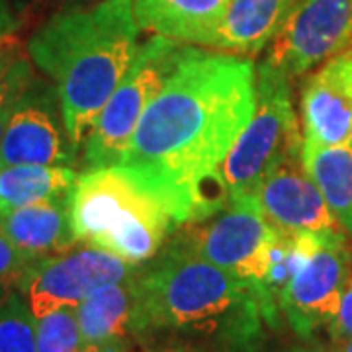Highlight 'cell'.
<instances>
[{"label": "cell", "mask_w": 352, "mask_h": 352, "mask_svg": "<svg viewBox=\"0 0 352 352\" xmlns=\"http://www.w3.org/2000/svg\"><path fill=\"white\" fill-rule=\"evenodd\" d=\"M254 100L252 61L184 47L118 166L155 194L176 223L217 214L229 204L221 166Z\"/></svg>", "instance_id": "cell-1"}, {"label": "cell", "mask_w": 352, "mask_h": 352, "mask_svg": "<svg viewBox=\"0 0 352 352\" xmlns=\"http://www.w3.org/2000/svg\"><path fill=\"white\" fill-rule=\"evenodd\" d=\"M133 0H102L51 16L28 41V55L57 88L76 151L138 55Z\"/></svg>", "instance_id": "cell-2"}, {"label": "cell", "mask_w": 352, "mask_h": 352, "mask_svg": "<svg viewBox=\"0 0 352 352\" xmlns=\"http://www.w3.org/2000/svg\"><path fill=\"white\" fill-rule=\"evenodd\" d=\"M133 282L135 337L176 331L251 349L264 323L278 325L280 309L266 302L254 284L175 245L141 274H133Z\"/></svg>", "instance_id": "cell-3"}, {"label": "cell", "mask_w": 352, "mask_h": 352, "mask_svg": "<svg viewBox=\"0 0 352 352\" xmlns=\"http://www.w3.org/2000/svg\"><path fill=\"white\" fill-rule=\"evenodd\" d=\"M76 245L108 251L124 263H149L178 226L161 200L122 166L90 168L69 194Z\"/></svg>", "instance_id": "cell-4"}, {"label": "cell", "mask_w": 352, "mask_h": 352, "mask_svg": "<svg viewBox=\"0 0 352 352\" xmlns=\"http://www.w3.org/2000/svg\"><path fill=\"white\" fill-rule=\"evenodd\" d=\"M303 141L289 80L261 65L251 120L221 166L229 204L256 201V192L280 164L302 157Z\"/></svg>", "instance_id": "cell-5"}, {"label": "cell", "mask_w": 352, "mask_h": 352, "mask_svg": "<svg viewBox=\"0 0 352 352\" xmlns=\"http://www.w3.org/2000/svg\"><path fill=\"white\" fill-rule=\"evenodd\" d=\"M184 47L186 45L161 36L139 45L127 75L104 106L96 126L85 141L82 149L88 170L120 164L141 116L175 71Z\"/></svg>", "instance_id": "cell-6"}, {"label": "cell", "mask_w": 352, "mask_h": 352, "mask_svg": "<svg viewBox=\"0 0 352 352\" xmlns=\"http://www.w3.org/2000/svg\"><path fill=\"white\" fill-rule=\"evenodd\" d=\"M274 237L276 231L264 219L256 201H233L223 212L186 223L173 245L254 284L264 300L280 309L263 292Z\"/></svg>", "instance_id": "cell-7"}, {"label": "cell", "mask_w": 352, "mask_h": 352, "mask_svg": "<svg viewBox=\"0 0 352 352\" xmlns=\"http://www.w3.org/2000/svg\"><path fill=\"white\" fill-rule=\"evenodd\" d=\"M133 274V266L116 254L90 245L32 263L20 282L24 298L36 319L63 307H78L98 289L118 284Z\"/></svg>", "instance_id": "cell-8"}, {"label": "cell", "mask_w": 352, "mask_h": 352, "mask_svg": "<svg viewBox=\"0 0 352 352\" xmlns=\"http://www.w3.org/2000/svg\"><path fill=\"white\" fill-rule=\"evenodd\" d=\"M352 43V0H298L270 41L264 67L296 78Z\"/></svg>", "instance_id": "cell-9"}, {"label": "cell", "mask_w": 352, "mask_h": 352, "mask_svg": "<svg viewBox=\"0 0 352 352\" xmlns=\"http://www.w3.org/2000/svg\"><path fill=\"white\" fill-rule=\"evenodd\" d=\"M351 274L344 233L321 235L278 300L288 323L302 339H311L315 331L333 323Z\"/></svg>", "instance_id": "cell-10"}, {"label": "cell", "mask_w": 352, "mask_h": 352, "mask_svg": "<svg viewBox=\"0 0 352 352\" xmlns=\"http://www.w3.org/2000/svg\"><path fill=\"white\" fill-rule=\"evenodd\" d=\"M76 153L65 127L57 88L34 76L0 141V168L12 164L69 166L75 163Z\"/></svg>", "instance_id": "cell-11"}, {"label": "cell", "mask_w": 352, "mask_h": 352, "mask_svg": "<svg viewBox=\"0 0 352 352\" xmlns=\"http://www.w3.org/2000/svg\"><path fill=\"white\" fill-rule=\"evenodd\" d=\"M256 206L278 233L340 235L344 229L329 210L300 159L280 164L256 192Z\"/></svg>", "instance_id": "cell-12"}, {"label": "cell", "mask_w": 352, "mask_h": 352, "mask_svg": "<svg viewBox=\"0 0 352 352\" xmlns=\"http://www.w3.org/2000/svg\"><path fill=\"white\" fill-rule=\"evenodd\" d=\"M303 141L349 143L352 131V43L321 65L302 90Z\"/></svg>", "instance_id": "cell-13"}, {"label": "cell", "mask_w": 352, "mask_h": 352, "mask_svg": "<svg viewBox=\"0 0 352 352\" xmlns=\"http://www.w3.org/2000/svg\"><path fill=\"white\" fill-rule=\"evenodd\" d=\"M0 231L30 263L69 251L76 245L69 219V196L0 215Z\"/></svg>", "instance_id": "cell-14"}, {"label": "cell", "mask_w": 352, "mask_h": 352, "mask_svg": "<svg viewBox=\"0 0 352 352\" xmlns=\"http://www.w3.org/2000/svg\"><path fill=\"white\" fill-rule=\"evenodd\" d=\"M229 0H133L139 28L178 43L210 45Z\"/></svg>", "instance_id": "cell-15"}, {"label": "cell", "mask_w": 352, "mask_h": 352, "mask_svg": "<svg viewBox=\"0 0 352 352\" xmlns=\"http://www.w3.org/2000/svg\"><path fill=\"white\" fill-rule=\"evenodd\" d=\"M298 0H229L223 22L210 47L254 53L266 47L278 34Z\"/></svg>", "instance_id": "cell-16"}, {"label": "cell", "mask_w": 352, "mask_h": 352, "mask_svg": "<svg viewBox=\"0 0 352 352\" xmlns=\"http://www.w3.org/2000/svg\"><path fill=\"white\" fill-rule=\"evenodd\" d=\"M138 294L133 274L92 294L76 307V321L87 346L135 335Z\"/></svg>", "instance_id": "cell-17"}, {"label": "cell", "mask_w": 352, "mask_h": 352, "mask_svg": "<svg viewBox=\"0 0 352 352\" xmlns=\"http://www.w3.org/2000/svg\"><path fill=\"white\" fill-rule=\"evenodd\" d=\"M302 164L329 210L344 231L352 233V147L303 141Z\"/></svg>", "instance_id": "cell-18"}, {"label": "cell", "mask_w": 352, "mask_h": 352, "mask_svg": "<svg viewBox=\"0 0 352 352\" xmlns=\"http://www.w3.org/2000/svg\"><path fill=\"white\" fill-rule=\"evenodd\" d=\"M71 166L55 164H12L0 168V215L32 204L67 198L75 186Z\"/></svg>", "instance_id": "cell-19"}, {"label": "cell", "mask_w": 352, "mask_h": 352, "mask_svg": "<svg viewBox=\"0 0 352 352\" xmlns=\"http://www.w3.org/2000/svg\"><path fill=\"white\" fill-rule=\"evenodd\" d=\"M0 352H38V319L18 292L0 302Z\"/></svg>", "instance_id": "cell-20"}, {"label": "cell", "mask_w": 352, "mask_h": 352, "mask_svg": "<svg viewBox=\"0 0 352 352\" xmlns=\"http://www.w3.org/2000/svg\"><path fill=\"white\" fill-rule=\"evenodd\" d=\"M76 307H63L38 319V352H87Z\"/></svg>", "instance_id": "cell-21"}, {"label": "cell", "mask_w": 352, "mask_h": 352, "mask_svg": "<svg viewBox=\"0 0 352 352\" xmlns=\"http://www.w3.org/2000/svg\"><path fill=\"white\" fill-rule=\"evenodd\" d=\"M34 69L25 55H18L12 65L0 76V141L12 118L14 108L20 100V96L34 80Z\"/></svg>", "instance_id": "cell-22"}, {"label": "cell", "mask_w": 352, "mask_h": 352, "mask_svg": "<svg viewBox=\"0 0 352 352\" xmlns=\"http://www.w3.org/2000/svg\"><path fill=\"white\" fill-rule=\"evenodd\" d=\"M30 261L0 231V302L18 292Z\"/></svg>", "instance_id": "cell-23"}, {"label": "cell", "mask_w": 352, "mask_h": 352, "mask_svg": "<svg viewBox=\"0 0 352 352\" xmlns=\"http://www.w3.org/2000/svg\"><path fill=\"white\" fill-rule=\"evenodd\" d=\"M329 333L333 342L352 339V274L346 282V288L340 298L339 311L335 315L333 323L329 325Z\"/></svg>", "instance_id": "cell-24"}, {"label": "cell", "mask_w": 352, "mask_h": 352, "mask_svg": "<svg viewBox=\"0 0 352 352\" xmlns=\"http://www.w3.org/2000/svg\"><path fill=\"white\" fill-rule=\"evenodd\" d=\"M18 55H22V53H20V47L12 39V36L0 39V76L4 75V71L12 65Z\"/></svg>", "instance_id": "cell-25"}, {"label": "cell", "mask_w": 352, "mask_h": 352, "mask_svg": "<svg viewBox=\"0 0 352 352\" xmlns=\"http://www.w3.org/2000/svg\"><path fill=\"white\" fill-rule=\"evenodd\" d=\"M16 30V18L8 0H0V39L10 38Z\"/></svg>", "instance_id": "cell-26"}, {"label": "cell", "mask_w": 352, "mask_h": 352, "mask_svg": "<svg viewBox=\"0 0 352 352\" xmlns=\"http://www.w3.org/2000/svg\"><path fill=\"white\" fill-rule=\"evenodd\" d=\"M87 352H139L135 349V344L127 339H116L108 340L104 344H94V346H88Z\"/></svg>", "instance_id": "cell-27"}, {"label": "cell", "mask_w": 352, "mask_h": 352, "mask_svg": "<svg viewBox=\"0 0 352 352\" xmlns=\"http://www.w3.org/2000/svg\"><path fill=\"white\" fill-rule=\"evenodd\" d=\"M286 352H335L327 349L325 344H321V342H317V340H309L305 344H300V346H294V349H289Z\"/></svg>", "instance_id": "cell-28"}, {"label": "cell", "mask_w": 352, "mask_h": 352, "mask_svg": "<svg viewBox=\"0 0 352 352\" xmlns=\"http://www.w3.org/2000/svg\"><path fill=\"white\" fill-rule=\"evenodd\" d=\"M335 344V352H352V339L340 340V342H333Z\"/></svg>", "instance_id": "cell-29"}, {"label": "cell", "mask_w": 352, "mask_h": 352, "mask_svg": "<svg viewBox=\"0 0 352 352\" xmlns=\"http://www.w3.org/2000/svg\"><path fill=\"white\" fill-rule=\"evenodd\" d=\"M76 2H80V4H98V2H102V0H76Z\"/></svg>", "instance_id": "cell-30"}, {"label": "cell", "mask_w": 352, "mask_h": 352, "mask_svg": "<svg viewBox=\"0 0 352 352\" xmlns=\"http://www.w3.org/2000/svg\"><path fill=\"white\" fill-rule=\"evenodd\" d=\"M349 145L352 147V131H351V138H349Z\"/></svg>", "instance_id": "cell-31"}, {"label": "cell", "mask_w": 352, "mask_h": 352, "mask_svg": "<svg viewBox=\"0 0 352 352\" xmlns=\"http://www.w3.org/2000/svg\"><path fill=\"white\" fill-rule=\"evenodd\" d=\"M164 352H182V351H164Z\"/></svg>", "instance_id": "cell-32"}]
</instances>
